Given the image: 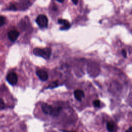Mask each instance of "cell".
I'll return each instance as SVG.
<instances>
[{"instance_id": "cell-1", "label": "cell", "mask_w": 132, "mask_h": 132, "mask_svg": "<svg viewBox=\"0 0 132 132\" xmlns=\"http://www.w3.org/2000/svg\"><path fill=\"white\" fill-rule=\"evenodd\" d=\"M33 53L36 56L42 57L46 60H48L51 54V49L48 48H35L34 49Z\"/></svg>"}, {"instance_id": "cell-2", "label": "cell", "mask_w": 132, "mask_h": 132, "mask_svg": "<svg viewBox=\"0 0 132 132\" xmlns=\"http://www.w3.org/2000/svg\"><path fill=\"white\" fill-rule=\"evenodd\" d=\"M36 23L38 26L42 28H46L48 25V19L46 16L44 14H40L36 19Z\"/></svg>"}, {"instance_id": "cell-3", "label": "cell", "mask_w": 132, "mask_h": 132, "mask_svg": "<svg viewBox=\"0 0 132 132\" xmlns=\"http://www.w3.org/2000/svg\"><path fill=\"white\" fill-rule=\"evenodd\" d=\"M6 80L11 85H15L18 82V77L16 72H11L6 76Z\"/></svg>"}, {"instance_id": "cell-4", "label": "cell", "mask_w": 132, "mask_h": 132, "mask_svg": "<svg viewBox=\"0 0 132 132\" xmlns=\"http://www.w3.org/2000/svg\"><path fill=\"white\" fill-rule=\"evenodd\" d=\"M41 109H42V110L44 114L52 116L54 107H53L51 105L44 103L41 105Z\"/></svg>"}, {"instance_id": "cell-5", "label": "cell", "mask_w": 132, "mask_h": 132, "mask_svg": "<svg viewBox=\"0 0 132 132\" xmlns=\"http://www.w3.org/2000/svg\"><path fill=\"white\" fill-rule=\"evenodd\" d=\"M36 74L38 78L42 81H46L48 79V73L42 70H38L36 71Z\"/></svg>"}, {"instance_id": "cell-6", "label": "cell", "mask_w": 132, "mask_h": 132, "mask_svg": "<svg viewBox=\"0 0 132 132\" xmlns=\"http://www.w3.org/2000/svg\"><path fill=\"white\" fill-rule=\"evenodd\" d=\"M19 32L16 30H12L8 32V36L12 41H16L19 36Z\"/></svg>"}, {"instance_id": "cell-7", "label": "cell", "mask_w": 132, "mask_h": 132, "mask_svg": "<svg viewBox=\"0 0 132 132\" xmlns=\"http://www.w3.org/2000/svg\"><path fill=\"white\" fill-rule=\"evenodd\" d=\"M74 95L75 98L78 101H81L82 99L85 97L84 92L80 89H77L74 91Z\"/></svg>"}, {"instance_id": "cell-8", "label": "cell", "mask_w": 132, "mask_h": 132, "mask_svg": "<svg viewBox=\"0 0 132 132\" xmlns=\"http://www.w3.org/2000/svg\"><path fill=\"white\" fill-rule=\"evenodd\" d=\"M58 22L59 24L62 25V26L60 28V29L62 30H68L71 27V24L69 23V21L66 20L62 19H59L58 20Z\"/></svg>"}, {"instance_id": "cell-9", "label": "cell", "mask_w": 132, "mask_h": 132, "mask_svg": "<svg viewBox=\"0 0 132 132\" xmlns=\"http://www.w3.org/2000/svg\"><path fill=\"white\" fill-rule=\"evenodd\" d=\"M114 128V123L112 121H109L107 123V129L109 132H112Z\"/></svg>"}, {"instance_id": "cell-10", "label": "cell", "mask_w": 132, "mask_h": 132, "mask_svg": "<svg viewBox=\"0 0 132 132\" xmlns=\"http://www.w3.org/2000/svg\"><path fill=\"white\" fill-rule=\"evenodd\" d=\"M58 86V82L57 81H55V82H52V83L49 85V86L48 87V88L52 89V88L57 87Z\"/></svg>"}, {"instance_id": "cell-11", "label": "cell", "mask_w": 132, "mask_h": 132, "mask_svg": "<svg viewBox=\"0 0 132 132\" xmlns=\"http://www.w3.org/2000/svg\"><path fill=\"white\" fill-rule=\"evenodd\" d=\"M5 107V104L3 98H0V110H3Z\"/></svg>"}, {"instance_id": "cell-12", "label": "cell", "mask_w": 132, "mask_h": 132, "mask_svg": "<svg viewBox=\"0 0 132 132\" xmlns=\"http://www.w3.org/2000/svg\"><path fill=\"white\" fill-rule=\"evenodd\" d=\"M100 101L98 100H96L94 101L93 102V104L94 105V107H99L100 106Z\"/></svg>"}, {"instance_id": "cell-13", "label": "cell", "mask_w": 132, "mask_h": 132, "mask_svg": "<svg viewBox=\"0 0 132 132\" xmlns=\"http://www.w3.org/2000/svg\"><path fill=\"white\" fill-rule=\"evenodd\" d=\"M5 23V19L3 16H0V27L4 26Z\"/></svg>"}, {"instance_id": "cell-14", "label": "cell", "mask_w": 132, "mask_h": 132, "mask_svg": "<svg viewBox=\"0 0 132 132\" xmlns=\"http://www.w3.org/2000/svg\"><path fill=\"white\" fill-rule=\"evenodd\" d=\"M122 54L123 55V56L124 57H126V56H127V53H126V51L125 50H123L122 51Z\"/></svg>"}, {"instance_id": "cell-15", "label": "cell", "mask_w": 132, "mask_h": 132, "mask_svg": "<svg viewBox=\"0 0 132 132\" xmlns=\"http://www.w3.org/2000/svg\"><path fill=\"white\" fill-rule=\"evenodd\" d=\"M9 9L10 10H16V7L14 5H12L11 6L10 8H9Z\"/></svg>"}, {"instance_id": "cell-16", "label": "cell", "mask_w": 132, "mask_h": 132, "mask_svg": "<svg viewBox=\"0 0 132 132\" xmlns=\"http://www.w3.org/2000/svg\"><path fill=\"white\" fill-rule=\"evenodd\" d=\"M73 3L75 4V5H77L78 3V0H72Z\"/></svg>"}, {"instance_id": "cell-17", "label": "cell", "mask_w": 132, "mask_h": 132, "mask_svg": "<svg viewBox=\"0 0 132 132\" xmlns=\"http://www.w3.org/2000/svg\"><path fill=\"white\" fill-rule=\"evenodd\" d=\"M126 132H132V127L130 128L128 130H126Z\"/></svg>"}, {"instance_id": "cell-18", "label": "cell", "mask_w": 132, "mask_h": 132, "mask_svg": "<svg viewBox=\"0 0 132 132\" xmlns=\"http://www.w3.org/2000/svg\"><path fill=\"white\" fill-rule=\"evenodd\" d=\"M57 1H58L59 2H60V3H62L64 1V0H57Z\"/></svg>"}, {"instance_id": "cell-19", "label": "cell", "mask_w": 132, "mask_h": 132, "mask_svg": "<svg viewBox=\"0 0 132 132\" xmlns=\"http://www.w3.org/2000/svg\"><path fill=\"white\" fill-rule=\"evenodd\" d=\"M63 132H70V131H67V130H62Z\"/></svg>"}]
</instances>
